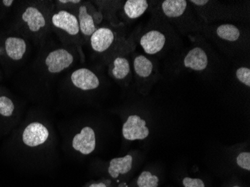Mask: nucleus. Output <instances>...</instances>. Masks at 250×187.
I'll list each match as a JSON object with an SVG mask.
<instances>
[{"mask_svg":"<svg viewBox=\"0 0 250 187\" xmlns=\"http://www.w3.org/2000/svg\"><path fill=\"white\" fill-rule=\"evenodd\" d=\"M188 2L185 0H166L162 3L164 15L170 18H178L186 11Z\"/></svg>","mask_w":250,"mask_h":187,"instance_id":"obj_15","label":"nucleus"},{"mask_svg":"<svg viewBox=\"0 0 250 187\" xmlns=\"http://www.w3.org/2000/svg\"><path fill=\"white\" fill-rule=\"evenodd\" d=\"M217 35L223 40L233 42L238 40L241 36V32L234 25L222 24L217 27Z\"/></svg>","mask_w":250,"mask_h":187,"instance_id":"obj_18","label":"nucleus"},{"mask_svg":"<svg viewBox=\"0 0 250 187\" xmlns=\"http://www.w3.org/2000/svg\"><path fill=\"white\" fill-rule=\"evenodd\" d=\"M74 62V56L66 49H56L45 59V65L51 74H59L68 68Z\"/></svg>","mask_w":250,"mask_h":187,"instance_id":"obj_1","label":"nucleus"},{"mask_svg":"<svg viewBox=\"0 0 250 187\" xmlns=\"http://www.w3.org/2000/svg\"><path fill=\"white\" fill-rule=\"evenodd\" d=\"M183 184L185 187H205V184L202 180L192 179L190 178H185Z\"/></svg>","mask_w":250,"mask_h":187,"instance_id":"obj_22","label":"nucleus"},{"mask_svg":"<svg viewBox=\"0 0 250 187\" xmlns=\"http://www.w3.org/2000/svg\"><path fill=\"white\" fill-rule=\"evenodd\" d=\"M112 64H113V67L112 68V74L116 80H124L130 74V62L126 58H116Z\"/></svg>","mask_w":250,"mask_h":187,"instance_id":"obj_17","label":"nucleus"},{"mask_svg":"<svg viewBox=\"0 0 250 187\" xmlns=\"http://www.w3.org/2000/svg\"><path fill=\"white\" fill-rule=\"evenodd\" d=\"M133 68L136 75L140 78L146 79L152 74L154 65L149 59L143 55H139L135 57Z\"/></svg>","mask_w":250,"mask_h":187,"instance_id":"obj_16","label":"nucleus"},{"mask_svg":"<svg viewBox=\"0 0 250 187\" xmlns=\"http://www.w3.org/2000/svg\"><path fill=\"white\" fill-rule=\"evenodd\" d=\"M48 137L47 128L39 122L28 125L22 133V141L29 147H36L43 144Z\"/></svg>","mask_w":250,"mask_h":187,"instance_id":"obj_5","label":"nucleus"},{"mask_svg":"<svg viewBox=\"0 0 250 187\" xmlns=\"http://www.w3.org/2000/svg\"><path fill=\"white\" fill-rule=\"evenodd\" d=\"M114 40V32L112 29L106 27L98 28L90 37L92 50L99 53L106 51L112 46Z\"/></svg>","mask_w":250,"mask_h":187,"instance_id":"obj_8","label":"nucleus"},{"mask_svg":"<svg viewBox=\"0 0 250 187\" xmlns=\"http://www.w3.org/2000/svg\"><path fill=\"white\" fill-rule=\"evenodd\" d=\"M166 36L160 31L151 30L146 32L140 39V45L145 53L155 55L164 49L166 44Z\"/></svg>","mask_w":250,"mask_h":187,"instance_id":"obj_7","label":"nucleus"},{"mask_svg":"<svg viewBox=\"0 0 250 187\" xmlns=\"http://www.w3.org/2000/svg\"><path fill=\"white\" fill-rule=\"evenodd\" d=\"M15 105L7 97H0V115L9 117L13 113Z\"/></svg>","mask_w":250,"mask_h":187,"instance_id":"obj_19","label":"nucleus"},{"mask_svg":"<svg viewBox=\"0 0 250 187\" xmlns=\"http://www.w3.org/2000/svg\"><path fill=\"white\" fill-rule=\"evenodd\" d=\"M148 8L146 0H127L124 5V11L129 19L134 20L141 17Z\"/></svg>","mask_w":250,"mask_h":187,"instance_id":"obj_14","label":"nucleus"},{"mask_svg":"<svg viewBox=\"0 0 250 187\" xmlns=\"http://www.w3.org/2000/svg\"><path fill=\"white\" fill-rule=\"evenodd\" d=\"M132 163H133V157L130 155L112 159L109 163L108 172L112 178H118L119 174H127L131 170Z\"/></svg>","mask_w":250,"mask_h":187,"instance_id":"obj_12","label":"nucleus"},{"mask_svg":"<svg viewBox=\"0 0 250 187\" xmlns=\"http://www.w3.org/2000/svg\"><path fill=\"white\" fill-rule=\"evenodd\" d=\"M22 21L27 23L29 30L36 32L46 26V19L40 10L35 7L26 8L22 15Z\"/></svg>","mask_w":250,"mask_h":187,"instance_id":"obj_10","label":"nucleus"},{"mask_svg":"<svg viewBox=\"0 0 250 187\" xmlns=\"http://www.w3.org/2000/svg\"><path fill=\"white\" fill-rule=\"evenodd\" d=\"M236 77L238 81L246 86H250V69L247 67H241L236 71Z\"/></svg>","mask_w":250,"mask_h":187,"instance_id":"obj_20","label":"nucleus"},{"mask_svg":"<svg viewBox=\"0 0 250 187\" xmlns=\"http://www.w3.org/2000/svg\"><path fill=\"white\" fill-rule=\"evenodd\" d=\"M89 187H106V186L105 185V184H104V183H100V184H92V185L90 186Z\"/></svg>","mask_w":250,"mask_h":187,"instance_id":"obj_25","label":"nucleus"},{"mask_svg":"<svg viewBox=\"0 0 250 187\" xmlns=\"http://www.w3.org/2000/svg\"><path fill=\"white\" fill-rule=\"evenodd\" d=\"M2 2H3L5 6L9 7L13 4L14 1H12V0H4V1H2Z\"/></svg>","mask_w":250,"mask_h":187,"instance_id":"obj_23","label":"nucleus"},{"mask_svg":"<svg viewBox=\"0 0 250 187\" xmlns=\"http://www.w3.org/2000/svg\"><path fill=\"white\" fill-rule=\"evenodd\" d=\"M5 50L11 60H21L26 53V42L21 38H8L5 41Z\"/></svg>","mask_w":250,"mask_h":187,"instance_id":"obj_11","label":"nucleus"},{"mask_svg":"<svg viewBox=\"0 0 250 187\" xmlns=\"http://www.w3.org/2000/svg\"><path fill=\"white\" fill-rule=\"evenodd\" d=\"M96 146V138L92 128L85 126L81 133L76 135L73 139L72 147L84 155H88L93 152Z\"/></svg>","mask_w":250,"mask_h":187,"instance_id":"obj_6","label":"nucleus"},{"mask_svg":"<svg viewBox=\"0 0 250 187\" xmlns=\"http://www.w3.org/2000/svg\"><path fill=\"white\" fill-rule=\"evenodd\" d=\"M71 82L76 88L82 91H91L99 87L98 76L88 68L77 69L71 76Z\"/></svg>","mask_w":250,"mask_h":187,"instance_id":"obj_4","label":"nucleus"},{"mask_svg":"<svg viewBox=\"0 0 250 187\" xmlns=\"http://www.w3.org/2000/svg\"><path fill=\"white\" fill-rule=\"evenodd\" d=\"M77 19H78L79 26H80V32L85 37H91L92 34L96 31L97 28L95 21L92 15L88 14L86 7L84 5L80 7Z\"/></svg>","mask_w":250,"mask_h":187,"instance_id":"obj_13","label":"nucleus"},{"mask_svg":"<svg viewBox=\"0 0 250 187\" xmlns=\"http://www.w3.org/2000/svg\"><path fill=\"white\" fill-rule=\"evenodd\" d=\"M183 64L185 67L192 71H202L208 67V57L203 49L197 46L188 52L184 59Z\"/></svg>","mask_w":250,"mask_h":187,"instance_id":"obj_9","label":"nucleus"},{"mask_svg":"<svg viewBox=\"0 0 250 187\" xmlns=\"http://www.w3.org/2000/svg\"><path fill=\"white\" fill-rule=\"evenodd\" d=\"M52 23L55 27L64 31L69 36H76L80 33V26L77 17L64 10L58 11L53 15Z\"/></svg>","mask_w":250,"mask_h":187,"instance_id":"obj_3","label":"nucleus"},{"mask_svg":"<svg viewBox=\"0 0 250 187\" xmlns=\"http://www.w3.org/2000/svg\"><path fill=\"white\" fill-rule=\"evenodd\" d=\"M124 137L127 140H143L149 134V130L146 126V121L139 115H130L122 128Z\"/></svg>","mask_w":250,"mask_h":187,"instance_id":"obj_2","label":"nucleus"},{"mask_svg":"<svg viewBox=\"0 0 250 187\" xmlns=\"http://www.w3.org/2000/svg\"><path fill=\"white\" fill-rule=\"evenodd\" d=\"M59 2L60 3L66 4V3H74L77 4L79 2H81V1H63V0H61V1H59Z\"/></svg>","mask_w":250,"mask_h":187,"instance_id":"obj_24","label":"nucleus"},{"mask_svg":"<svg viewBox=\"0 0 250 187\" xmlns=\"http://www.w3.org/2000/svg\"><path fill=\"white\" fill-rule=\"evenodd\" d=\"M237 164L243 169L250 170V153L243 152L238 155L237 158Z\"/></svg>","mask_w":250,"mask_h":187,"instance_id":"obj_21","label":"nucleus"}]
</instances>
